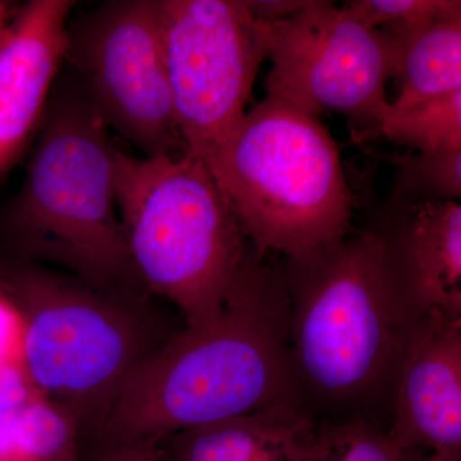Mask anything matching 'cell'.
Here are the masks:
<instances>
[{
  "mask_svg": "<svg viewBox=\"0 0 461 461\" xmlns=\"http://www.w3.org/2000/svg\"><path fill=\"white\" fill-rule=\"evenodd\" d=\"M288 294L268 268L136 366L85 445H157L290 402Z\"/></svg>",
  "mask_w": 461,
  "mask_h": 461,
  "instance_id": "cell-1",
  "label": "cell"
},
{
  "mask_svg": "<svg viewBox=\"0 0 461 461\" xmlns=\"http://www.w3.org/2000/svg\"><path fill=\"white\" fill-rule=\"evenodd\" d=\"M118 150L77 76L60 71L25 180L0 211V256L53 264L100 287L144 288L118 215Z\"/></svg>",
  "mask_w": 461,
  "mask_h": 461,
  "instance_id": "cell-2",
  "label": "cell"
},
{
  "mask_svg": "<svg viewBox=\"0 0 461 461\" xmlns=\"http://www.w3.org/2000/svg\"><path fill=\"white\" fill-rule=\"evenodd\" d=\"M115 200L130 259L145 290L204 323L263 267L199 158L118 150Z\"/></svg>",
  "mask_w": 461,
  "mask_h": 461,
  "instance_id": "cell-3",
  "label": "cell"
},
{
  "mask_svg": "<svg viewBox=\"0 0 461 461\" xmlns=\"http://www.w3.org/2000/svg\"><path fill=\"white\" fill-rule=\"evenodd\" d=\"M204 165L260 258L311 256L351 233L353 193L320 117L266 96Z\"/></svg>",
  "mask_w": 461,
  "mask_h": 461,
  "instance_id": "cell-4",
  "label": "cell"
},
{
  "mask_svg": "<svg viewBox=\"0 0 461 461\" xmlns=\"http://www.w3.org/2000/svg\"><path fill=\"white\" fill-rule=\"evenodd\" d=\"M0 293L23 321L21 366L42 396L68 411L83 439L104 418L124 379L157 345L130 302L41 264L0 256Z\"/></svg>",
  "mask_w": 461,
  "mask_h": 461,
  "instance_id": "cell-5",
  "label": "cell"
},
{
  "mask_svg": "<svg viewBox=\"0 0 461 461\" xmlns=\"http://www.w3.org/2000/svg\"><path fill=\"white\" fill-rule=\"evenodd\" d=\"M294 342L300 371L315 390L348 396L371 387L396 348L399 286L386 241L375 232L293 258Z\"/></svg>",
  "mask_w": 461,
  "mask_h": 461,
  "instance_id": "cell-6",
  "label": "cell"
},
{
  "mask_svg": "<svg viewBox=\"0 0 461 461\" xmlns=\"http://www.w3.org/2000/svg\"><path fill=\"white\" fill-rule=\"evenodd\" d=\"M262 23L272 65L267 96L315 117L346 114L357 129L355 140H366L390 105L386 87L397 65L393 38L324 0Z\"/></svg>",
  "mask_w": 461,
  "mask_h": 461,
  "instance_id": "cell-7",
  "label": "cell"
},
{
  "mask_svg": "<svg viewBox=\"0 0 461 461\" xmlns=\"http://www.w3.org/2000/svg\"><path fill=\"white\" fill-rule=\"evenodd\" d=\"M167 72L186 153L205 162L242 115L267 42L245 0H158Z\"/></svg>",
  "mask_w": 461,
  "mask_h": 461,
  "instance_id": "cell-8",
  "label": "cell"
},
{
  "mask_svg": "<svg viewBox=\"0 0 461 461\" xmlns=\"http://www.w3.org/2000/svg\"><path fill=\"white\" fill-rule=\"evenodd\" d=\"M65 62L108 129L145 158L186 154L173 108L158 0H112L69 21Z\"/></svg>",
  "mask_w": 461,
  "mask_h": 461,
  "instance_id": "cell-9",
  "label": "cell"
},
{
  "mask_svg": "<svg viewBox=\"0 0 461 461\" xmlns=\"http://www.w3.org/2000/svg\"><path fill=\"white\" fill-rule=\"evenodd\" d=\"M71 0H32L0 41V178L36 139L65 63Z\"/></svg>",
  "mask_w": 461,
  "mask_h": 461,
  "instance_id": "cell-10",
  "label": "cell"
},
{
  "mask_svg": "<svg viewBox=\"0 0 461 461\" xmlns=\"http://www.w3.org/2000/svg\"><path fill=\"white\" fill-rule=\"evenodd\" d=\"M388 435L406 451L460 453L461 320L427 318L403 362Z\"/></svg>",
  "mask_w": 461,
  "mask_h": 461,
  "instance_id": "cell-11",
  "label": "cell"
},
{
  "mask_svg": "<svg viewBox=\"0 0 461 461\" xmlns=\"http://www.w3.org/2000/svg\"><path fill=\"white\" fill-rule=\"evenodd\" d=\"M396 209L405 221L402 276L415 304L429 315L461 320L460 202Z\"/></svg>",
  "mask_w": 461,
  "mask_h": 461,
  "instance_id": "cell-12",
  "label": "cell"
},
{
  "mask_svg": "<svg viewBox=\"0 0 461 461\" xmlns=\"http://www.w3.org/2000/svg\"><path fill=\"white\" fill-rule=\"evenodd\" d=\"M315 433L290 402L173 436L175 461H303Z\"/></svg>",
  "mask_w": 461,
  "mask_h": 461,
  "instance_id": "cell-13",
  "label": "cell"
},
{
  "mask_svg": "<svg viewBox=\"0 0 461 461\" xmlns=\"http://www.w3.org/2000/svg\"><path fill=\"white\" fill-rule=\"evenodd\" d=\"M81 429L32 386L20 366L0 368V461H75Z\"/></svg>",
  "mask_w": 461,
  "mask_h": 461,
  "instance_id": "cell-14",
  "label": "cell"
},
{
  "mask_svg": "<svg viewBox=\"0 0 461 461\" xmlns=\"http://www.w3.org/2000/svg\"><path fill=\"white\" fill-rule=\"evenodd\" d=\"M395 42L399 95L393 104L461 89V16L381 27Z\"/></svg>",
  "mask_w": 461,
  "mask_h": 461,
  "instance_id": "cell-15",
  "label": "cell"
},
{
  "mask_svg": "<svg viewBox=\"0 0 461 461\" xmlns=\"http://www.w3.org/2000/svg\"><path fill=\"white\" fill-rule=\"evenodd\" d=\"M372 138H384L418 153L461 151V89L406 105L390 102L366 136Z\"/></svg>",
  "mask_w": 461,
  "mask_h": 461,
  "instance_id": "cell-16",
  "label": "cell"
},
{
  "mask_svg": "<svg viewBox=\"0 0 461 461\" xmlns=\"http://www.w3.org/2000/svg\"><path fill=\"white\" fill-rule=\"evenodd\" d=\"M395 169L391 204L405 208L423 203L460 202L461 151L378 153Z\"/></svg>",
  "mask_w": 461,
  "mask_h": 461,
  "instance_id": "cell-17",
  "label": "cell"
},
{
  "mask_svg": "<svg viewBox=\"0 0 461 461\" xmlns=\"http://www.w3.org/2000/svg\"><path fill=\"white\" fill-rule=\"evenodd\" d=\"M411 456L388 433L353 420L315 429L303 461H409Z\"/></svg>",
  "mask_w": 461,
  "mask_h": 461,
  "instance_id": "cell-18",
  "label": "cell"
},
{
  "mask_svg": "<svg viewBox=\"0 0 461 461\" xmlns=\"http://www.w3.org/2000/svg\"><path fill=\"white\" fill-rule=\"evenodd\" d=\"M345 8L373 29L400 23L461 16L460 0H351Z\"/></svg>",
  "mask_w": 461,
  "mask_h": 461,
  "instance_id": "cell-19",
  "label": "cell"
},
{
  "mask_svg": "<svg viewBox=\"0 0 461 461\" xmlns=\"http://www.w3.org/2000/svg\"><path fill=\"white\" fill-rule=\"evenodd\" d=\"M75 461H175L167 442L157 445L95 446L81 444Z\"/></svg>",
  "mask_w": 461,
  "mask_h": 461,
  "instance_id": "cell-20",
  "label": "cell"
},
{
  "mask_svg": "<svg viewBox=\"0 0 461 461\" xmlns=\"http://www.w3.org/2000/svg\"><path fill=\"white\" fill-rule=\"evenodd\" d=\"M23 345V321L20 312L5 294L0 293V368L21 366Z\"/></svg>",
  "mask_w": 461,
  "mask_h": 461,
  "instance_id": "cell-21",
  "label": "cell"
},
{
  "mask_svg": "<svg viewBox=\"0 0 461 461\" xmlns=\"http://www.w3.org/2000/svg\"><path fill=\"white\" fill-rule=\"evenodd\" d=\"M249 11L257 20L278 21L295 14L309 0H245Z\"/></svg>",
  "mask_w": 461,
  "mask_h": 461,
  "instance_id": "cell-22",
  "label": "cell"
},
{
  "mask_svg": "<svg viewBox=\"0 0 461 461\" xmlns=\"http://www.w3.org/2000/svg\"><path fill=\"white\" fill-rule=\"evenodd\" d=\"M9 17H11V7H9L8 3L0 2V41H2L5 30H7Z\"/></svg>",
  "mask_w": 461,
  "mask_h": 461,
  "instance_id": "cell-23",
  "label": "cell"
},
{
  "mask_svg": "<svg viewBox=\"0 0 461 461\" xmlns=\"http://www.w3.org/2000/svg\"><path fill=\"white\" fill-rule=\"evenodd\" d=\"M409 461H461L460 453H433L424 459L411 457Z\"/></svg>",
  "mask_w": 461,
  "mask_h": 461,
  "instance_id": "cell-24",
  "label": "cell"
}]
</instances>
